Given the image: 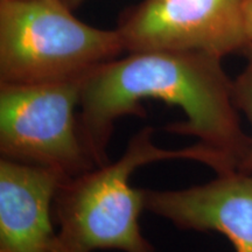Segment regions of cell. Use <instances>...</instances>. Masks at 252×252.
Returning a JSON list of instances; mask_svg holds the SVG:
<instances>
[{"mask_svg":"<svg viewBox=\"0 0 252 252\" xmlns=\"http://www.w3.org/2000/svg\"><path fill=\"white\" fill-rule=\"evenodd\" d=\"M149 99L179 106L187 117L167 125V132L196 138L232 172L238 171L250 135L242 128L222 58L174 50L130 53L83 77L78 127L96 167L110 162L108 147L116 121L124 116L144 118L141 103Z\"/></svg>","mask_w":252,"mask_h":252,"instance_id":"cell-1","label":"cell"},{"mask_svg":"<svg viewBox=\"0 0 252 252\" xmlns=\"http://www.w3.org/2000/svg\"><path fill=\"white\" fill-rule=\"evenodd\" d=\"M154 130L145 126L133 134L118 160L61 182L54 198V220L60 225L52 252H156L140 230L145 209L144 189L130 178L139 167L162 160L186 159L226 174L230 169L212 150L201 144L168 150L157 146Z\"/></svg>","mask_w":252,"mask_h":252,"instance_id":"cell-2","label":"cell"},{"mask_svg":"<svg viewBox=\"0 0 252 252\" xmlns=\"http://www.w3.org/2000/svg\"><path fill=\"white\" fill-rule=\"evenodd\" d=\"M123 50L118 30L82 23L58 0H0V83L80 80Z\"/></svg>","mask_w":252,"mask_h":252,"instance_id":"cell-3","label":"cell"},{"mask_svg":"<svg viewBox=\"0 0 252 252\" xmlns=\"http://www.w3.org/2000/svg\"><path fill=\"white\" fill-rule=\"evenodd\" d=\"M82 80L0 83L1 158L52 169L64 179L96 168L78 127Z\"/></svg>","mask_w":252,"mask_h":252,"instance_id":"cell-4","label":"cell"},{"mask_svg":"<svg viewBox=\"0 0 252 252\" xmlns=\"http://www.w3.org/2000/svg\"><path fill=\"white\" fill-rule=\"evenodd\" d=\"M244 0H144L117 30L128 53L200 52L219 58L249 45Z\"/></svg>","mask_w":252,"mask_h":252,"instance_id":"cell-5","label":"cell"},{"mask_svg":"<svg viewBox=\"0 0 252 252\" xmlns=\"http://www.w3.org/2000/svg\"><path fill=\"white\" fill-rule=\"evenodd\" d=\"M145 209L185 230L217 231L236 252H252V174L231 172L179 190L144 189Z\"/></svg>","mask_w":252,"mask_h":252,"instance_id":"cell-6","label":"cell"},{"mask_svg":"<svg viewBox=\"0 0 252 252\" xmlns=\"http://www.w3.org/2000/svg\"><path fill=\"white\" fill-rule=\"evenodd\" d=\"M65 180L43 167L0 160V252H52L54 198Z\"/></svg>","mask_w":252,"mask_h":252,"instance_id":"cell-7","label":"cell"},{"mask_svg":"<svg viewBox=\"0 0 252 252\" xmlns=\"http://www.w3.org/2000/svg\"><path fill=\"white\" fill-rule=\"evenodd\" d=\"M242 54L247 59V64L241 74L232 81V97L236 109L247 116L252 127V43H249ZM238 172L252 174V134L250 135L248 152Z\"/></svg>","mask_w":252,"mask_h":252,"instance_id":"cell-8","label":"cell"},{"mask_svg":"<svg viewBox=\"0 0 252 252\" xmlns=\"http://www.w3.org/2000/svg\"><path fill=\"white\" fill-rule=\"evenodd\" d=\"M243 17L249 43H252V0H244Z\"/></svg>","mask_w":252,"mask_h":252,"instance_id":"cell-9","label":"cell"},{"mask_svg":"<svg viewBox=\"0 0 252 252\" xmlns=\"http://www.w3.org/2000/svg\"><path fill=\"white\" fill-rule=\"evenodd\" d=\"M58 1H61L62 4H64L65 6H68L69 8H71V5H70V0H58Z\"/></svg>","mask_w":252,"mask_h":252,"instance_id":"cell-10","label":"cell"}]
</instances>
